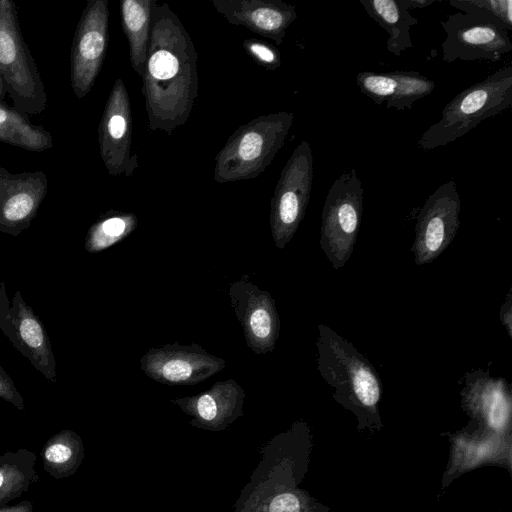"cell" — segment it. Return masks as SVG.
Returning a JSON list of instances; mask_svg holds the SVG:
<instances>
[{
	"mask_svg": "<svg viewBox=\"0 0 512 512\" xmlns=\"http://www.w3.org/2000/svg\"><path fill=\"white\" fill-rule=\"evenodd\" d=\"M197 58L178 16L154 1L141 88L150 131L170 135L187 122L198 95Z\"/></svg>",
	"mask_w": 512,
	"mask_h": 512,
	"instance_id": "obj_1",
	"label": "cell"
},
{
	"mask_svg": "<svg viewBox=\"0 0 512 512\" xmlns=\"http://www.w3.org/2000/svg\"><path fill=\"white\" fill-rule=\"evenodd\" d=\"M312 447L311 429L302 420L271 438L260 449V461L232 512H330L299 487L309 469Z\"/></svg>",
	"mask_w": 512,
	"mask_h": 512,
	"instance_id": "obj_2",
	"label": "cell"
},
{
	"mask_svg": "<svg viewBox=\"0 0 512 512\" xmlns=\"http://www.w3.org/2000/svg\"><path fill=\"white\" fill-rule=\"evenodd\" d=\"M318 371L332 388L334 400L357 419L359 432L383 428L379 404L382 383L371 363L347 339L319 324Z\"/></svg>",
	"mask_w": 512,
	"mask_h": 512,
	"instance_id": "obj_3",
	"label": "cell"
},
{
	"mask_svg": "<svg viewBox=\"0 0 512 512\" xmlns=\"http://www.w3.org/2000/svg\"><path fill=\"white\" fill-rule=\"evenodd\" d=\"M293 121L292 112L281 111L239 126L216 155L214 180L222 184L258 177L284 145Z\"/></svg>",
	"mask_w": 512,
	"mask_h": 512,
	"instance_id": "obj_4",
	"label": "cell"
},
{
	"mask_svg": "<svg viewBox=\"0 0 512 512\" xmlns=\"http://www.w3.org/2000/svg\"><path fill=\"white\" fill-rule=\"evenodd\" d=\"M511 105L512 65H507L457 94L444 107L441 118L421 135L417 147L432 150L446 146Z\"/></svg>",
	"mask_w": 512,
	"mask_h": 512,
	"instance_id": "obj_5",
	"label": "cell"
},
{
	"mask_svg": "<svg viewBox=\"0 0 512 512\" xmlns=\"http://www.w3.org/2000/svg\"><path fill=\"white\" fill-rule=\"evenodd\" d=\"M0 74L15 109L40 114L48 97L34 58L24 41L17 8L11 0H0Z\"/></svg>",
	"mask_w": 512,
	"mask_h": 512,
	"instance_id": "obj_6",
	"label": "cell"
},
{
	"mask_svg": "<svg viewBox=\"0 0 512 512\" xmlns=\"http://www.w3.org/2000/svg\"><path fill=\"white\" fill-rule=\"evenodd\" d=\"M362 210L363 187L352 168L332 183L321 214L320 247L334 269L344 267L352 255Z\"/></svg>",
	"mask_w": 512,
	"mask_h": 512,
	"instance_id": "obj_7",
	"label": "cell"
},
{
	"mask_svg": "<svg viewBox=\"0 0 512 512\" xmlns=\"http://www.w3.org/2000/svg\"><path fill=\"white\" fill-rule=\"evenodd\" d=\"M313 153L303 140L284 165L270 202L274 244L283 249L293 238L308 206L313 183Z\"/></svg>",
	"mask_w": 512,
	"mask_h": 512,
	"instance_id": "obj_8",
	"label": "cell"
},
{
	"mask_svg": "<svg viewBox=\"0 0 512 512\" xmlns=\"http://www.w3.org/2000/svg\"><path fill=\"white\" fill-rule=\"evenodd\" d=\"M0 330L38 372L56 382V360L42 321L19 290L9 299L4 281L0 283Z\"/></svg>",
	"mask_w": 512,
	"mask_h": 512,
	"instance_id": "obj_9",
	"label": "cell"
},
{
	"mask_svg": "<svg viewBox=\"0 0 512 512\" xmlns=\"http://www.w3.org/2000/svg\"><path fill=\"white\" fill-rule=\"evenodd\" d=\"M446 38L441 44L442 60H488L497 62L512 50L508 31L498 23L474 14L458 12L441 21Z\"/></svg>",
	"mask_w": 512,
	"mask_h": 512,
	"instance_id": "obj_10",
	"label": "cell"
},
{
	"mask_svg": "<svg viewBox=\"0 0 512 512\" xmlns=\"http://www.w3.org/2000/svg\"><path fill=\"white\" fill-rule=\"evenodd\" d=\"M107 0H90L82 11L71 47L70 80L74 95L85 97L101 70L108 45Z\"/></svg>",
	"mask_w": 512,
	"mask_h": 512,
	"instance_id": "obj_11",
	"label": "cell"
},
{
	"mask_svg": "<svg viewBox=\"0 0 512 512\" xmlns=\"http://www.w3.org/2000/svg\"><path fill=\"white\" fill-rule=\"evenodd\" d=\"M441 436L450 443L442 490L463 474L483 466L505 468L512 474V436L483 431L472 422L461 430L443 432Z\"/></svg>",
	"mask_w": 512,
	"mask_h": 512,
	"instance_id": "obj_12",
	"label": "cell"
},
{
	"mask_svg": "<svg viewBox=\"0 0 512 512\" xmlns=\"http://www.w3.org/2000/svg\"><path fill=\"white\" fill-rule=\"evenodd\" d=\"M461 202L453 180L441 184L425 201L417 216L414 261L423 265L435 260L452 242L459 228Z\"/></svg>",
	"mask_w": 512,
	"mask_h": 512,
	"instance_id": "obj_13",
	"label": "cell"
},
{
	"mask_svg": "<svg viewBox=\"0 0 512 512\" xmlns=\"http://www.w3.org/2000/svg\"><path fill=\"white\" fill-rule=\"evenodd\" d=\"M224 367V359L196 343L175 342L150 348L140 359L141 370L152 380L166 385H195Z\"/></svg>",
	"mask_w": 512,
	"mask_h": 512,
	"instance_id": "obj_14",
	"label": "cell"
},
{
	"mask_svg": "<svg viewBox=\"0 0 512 512\" xmlns=\"http://www.w3.org/2000/svg\"><path fill=\"white\" fill-rule=\"evenodd\" d=\"M100 155L109 175L132 176L138 167L137 155H131L132 111L122 79L109 93L98 127Z\"/></svg>",
	"mask_w": 512,
	"mask_h": 512,
	"instance_id": "obj_15",
	"label": "cell"
},
{
	"mask_svg": "<svg viewBox=\"0 0 512 512\" xmlns=\"http://www.w3.org/2000/svg\"><path fill=\"white\" fill-rule=\"evenodd\" d=\"M228 296L247 346L258 355L273 351L279 337L280 319L271 294L258 288L248 275H243L230 285Z\"/></svg>",
	"mask_w": 512,
	"mask_h": 512,
	"instance_id": "obj_16",
	"label": "cell"
},
{
	"mask_svg": "<svg viewBox=\"0 0 512 512\" xmlns=\"http://www.w3.org/2000/svg\"><path fill=\"white\" fill-rule=\"evenodd\" d=\"M460 395L463 410L479 429L512 436V394L505 379L482 370L467 372Z\"/></svg>",
	"mask_w": 512,
	"mask_h": 512,
	"instance_id": "obj_17",
	"label": "cell"
},
{
	"mask_svg": "<svg viewBox=\"0 0 512 512\" xmlns=\"http://www.w3.org/2000/svg\"><path fill=\"white\" fill-rule=\"evenodd\" d=\"M244 401V389L234 379H226L196 395L172 399L171 403L191 417L192 427L221 432L243 416Z\"/></svg>",
	"mask_w": 512,
	"mask_h": 512,
	"instance_id": "obj_18",
	"label": "cell"
},
{
	"mask_svg": "<svg viewBox=\"0 0 512 512\" xmlns=\"http://www.w3.org/2000/svg\"><path fill=\"white\" fill-rule=\"evenodd\" d=\"M47 187L41 172L11 175L0 168V232L18 236L29 228Z\"/></svg>",
	"mask_w": 512,
	"mask_h": 512,
	"instance_id": "obj_19",
	"label": "cell"
},
{
	"mask_svg": "<svg viewBox=\"0 0 512 512\" xmlns=\"http://www.w3.org/2000/svg\"><path fill=\"white\" fill-rule=\"evenodd\" d=\"M212 5L230 24L283 43L286 30L297 18L296 8L281 0H212Z\"/></svg>",
	"mask_w": 512,
	"mask_h": 512,
	"instance_id": "obj_20",
	"label": "cell"
},
{
	"mask_svg": "<svg viewBox=\"0 0 512 512\" xmlns=\"http://www.w3.org/2000/svg\"><path fill=\"white\" fill-rule=\"evenodd\" d=\"M360 4L375 22L389 35L387 50L400 56L405 50L412 48L410 28L418 23L401 0H361Z\"/></svg>",
	"mask_w": 512,
	"mask_h": 512,
	"instance_id": "obj_21",
	"label": "cell"
},
{
	"mask_svg": "<svg viewBox=\"0 0 512 512\" xmlns=\"http://www.w3.org/2000/svg\"><path fill=\"white\" fill-rule=\"evenodd\" d=\"M155 0H121L120 16L129 44L133 70L142 79L145 71L151 27V10Z\"/></svg>",
	"mask_w": 512,
	"mask_h": 512,
	"instance_id": "obj_22",
	"label": "cell"
},
{
	"mask_svg": "<svg viewBox=\"0 0 512 512\" xmlns=\"http://www.w3.org/2000/svg\"><path fill=\"white\" fill-rule=\"evenodd\" d=\"M43 468L56 480L74 475L84 459L83 440L75 431L63 429L51 436L41 451Z\"/></svg>",
	"mask_w": 512,
	"mask_h": 512,
	"instance_id": "obj_23",
	"label": "cell"
},
{
	"mask_svg": "<svg viewBox=\"0 0 512 512\" xmlns=\"http://www.w3.org/2000/svg\"><path fill=\"white\" fill-rule=\"evenodd\" d=\"M36 454L26 448L7 451L0 455V507L27 492L39 481Z\"/></svg>",
	"mask_w": 512,
	"mask_h": 512,
	"instance_id": "obj_24",
	"label": "cell"
},
{
	"mask_svg": "<svg viewBox=\"0 0 512 512\" xmlns=\"http://www.w3.org/2000/svg\"><path fill=\"white\" fill-rule=\"evenodd\" d=\"M15 108L0 105V141L34 152L53 146L51 134Z\"/></svg>",
	"mask_w": 512,
	"mask_h": 512,
	"instance_id": "obj_25",
	"label": "cell"
},
{
	"mask_svg": "<svg viewBox=\"0 0 512 512\" xmlns=\"http://www.w3.org/2000/svg\"><path fill=\"white\" fill-rule=\"evenodd\" d=\"M134 213L109 210L90 226L84 247L89 253L103 251L129 236L137 227Z\"/></svg>",
	"mask_w": 512,
	"mask_h": 512,
	"instance_id": "obj_26",
	"label": "cell"
},
{
	"mask_svg": "<svg viewBox=\"0 0 512 512\" xmlns=\"http://www.w3.org/2000/svg\"><path fill=\"white\" fill-rule=\"evenodd\" d=\"M356 83L360 91L377 105L394 108L402 90V70L393 72L358 73Z\"/></svg>",
	"mask_w": 512,
	"mask_h": 512,
	"instance_id": "obj_27",
	"label": "cell"
},
{
	"mask_svg": "<svg viewBox=\"0 0 512 512\" xmlns=\"http://www.w3.org/2000/svg\"><path fill=\"white\" fill-rule=\"evenodd\" d=\"M449 4L462 13L490 19L508 32L512 30L511 0H450Z\"/></svg>",
	"mask_w": 512,
	"mask_h": 512,
	"instance_id": "obj_28",
	"label": "cell"
},
{
	"mask_svg": "<svg viewBox=\"0 0 512 512\" xmlns=\"http://www.w3.org/2000/svg\"><path fill=\"white\" fill-rule=\"evenodd\" d=\"M246 53L259 65L269 71H275L281 65L279 50L272 44L255 38L243 41Z\"/></svg>",
	"mask_w": 512,
	"mask_h": 512,
	"instance_id": "obj_29",
	"label": "cell"
},
{
	"mask_svg": "<svg viewBox=\"0 0 512 512\" xmlns=\"http://www.w3.org/2000/svg\"><path fill=\"white\" fill-rule=\"evenodd\" d=\"M0 399L12 404L19 411L25 410L22 395L17 390L9 374L0 365Z\"/></svg>",
	"mask_w": 512,
	"mask_h": 512,
	"instance_id": "obj_30",
	"label": "cell"
},
{
	"mask_svg": "<svg viewBox=\"0 0 512 512\" xmlns=\"http://www.w3.org/2000/svg\"><path fill=\"white\" fill-rule=\"evenodd\" d=\"M512 306H511V293L510 291L506 295V300L503 302L501 309H500V319L502 324L506 327L507 333L509 337H512L511 335V318H512Z\"/></svg>",
	"mask_w": 512,
	"mask_h": 512,
	"instance_id": "obj_31",
	"label": "cell"
},
{
	"mask_svg": "<svg viewBox=\"0 0 512 512\" xmlns=\"http://www.w3.org/2000/svg\"><path fill=\"white\" fill-rule=\"evenodd\" d=\"M0 512H33V502L24 500L15 505L1 506Z\"/></svg>",
	"mask_w": 512,
	"mask_h": 512,
	"instance_id": "obj_32",
	"label": "cell"
},
{
	"mask_svg": "<svg viewBox=\"0 0 512 512\" xmlns=\"http://www.w3.org/2000/svg\"><path fill=\"white\" fill-rule=\"evenodd\" d=\"M439 0H401L407 10L428 7Z\"/></svg>",
	"mask_w": 512,
	"mask_h": 512,
	"instance_id": "obj_33",
	"label": "cell"
},
{
	"mask_svg": "<svg viewBox=\"0 0 512 512\" xmlns=\"http://www.w3.org/2000/svg\"><path fill=\"white\" fill-rule=\"evenodd\" d=\"M6 93L7 92H6L5 84H4L3 78H2V76L0 74V105L4 104L3 100H4V97H5Z\"/></svg>",
	"mask_w": 512,
	"mask_h": 512,
	"instance_id": "obj_34",
	"label": "cell"
}]
</instances>
